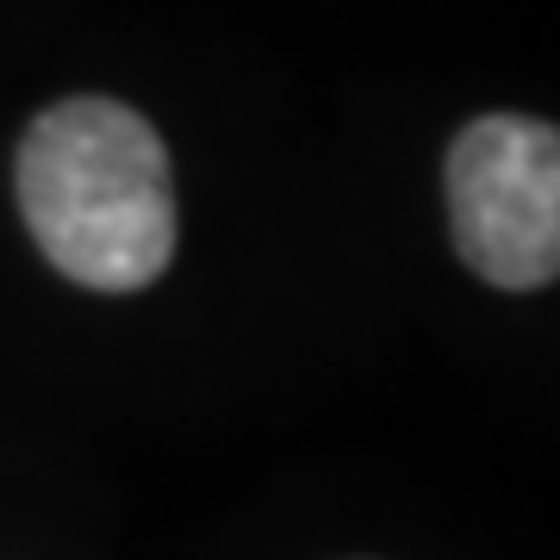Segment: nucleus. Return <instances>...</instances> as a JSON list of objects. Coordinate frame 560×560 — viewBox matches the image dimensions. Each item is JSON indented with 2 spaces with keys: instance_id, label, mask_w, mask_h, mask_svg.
Wrapping results in <instances>:
<instances>
[{
  "instance_id": "obj_1",
  "label": "nucleus",
  "mask_w": 560,
  "mask_h": 560,
  "mask_svg": "<svg viewBox=\"0 0 560 560\" xmlns=\"http://www.w3.org/2000/svg\"><path fill=\"white\" fill-rule=\"evenodd\" d=\"M20 212L38 249L94 293H138L175 256V168L119 101H62L20 143Z\"/></svg>"
},
{
  "instance_id": "obj_2",
  "label": "nucleus",
  "mask_w": 560,
  "mask_h": 560,
  "mask_svg": "<svg viewBox=\"0 0 560 560\" xmlns=\"http://www.w3.org/2000/svg\"><path fill=\"white\" fill-rule=\"evenodd\" d=\"M455 249L492 287H548L560 268V138L555 125L492 113L448 150Z\"/></svg>"
}]
</instances>
